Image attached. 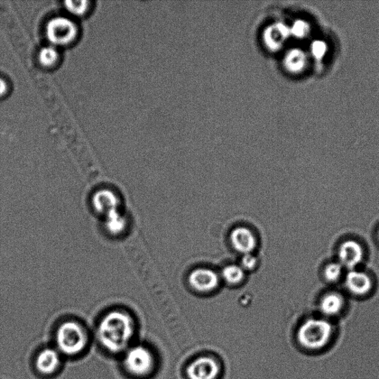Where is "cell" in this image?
<instances>
[{
  "mask_svg": "<svg viewBox=\"0 0 379 379\" xmlns=\"http://www.w3.org/2000/svg\"><path fill=\"white\" fill-rule=\"evenodd\" d=\"M134 321L125 311L113 310L101 319L97 328L100 344L109 352L118 354L124 351L134 334Z\"/></svg>",
  "mask_w": 379,
  "mask_h": 379,
  "instance_id": "1",
  "label": "cell"
},
{
  "mask_svg": "<svg viewBox=\"0 0 379 379\" xmlns=\"http://www.w3.org/2000/svg\"><path fill=\"white\" fill-rule=\"evenodd\" d=\"M334 328L330 321L323 319L305 321L297 332L299 344L309 350H319L330 342Z\"/></svg>",
  "mask_w": 379,
  "mask_h": 379,
  "instance_id": "2",
  "label": "cell"
},
{
  "mask_svg": "<svg viewBox=\"0 0 379 379\" xmlns=\"http://www.w3.org/2000/svg\"><path fill=\"white\" fill-rule=\"evenodd\" d=\"M56 342L60 352L70 356H77L87 346V332L76 321H64L58 329Z\"/></svg>",
  "mask_w": 379,
  "mask_h": 379,
  "instance_id": "3",
  "label": "cell"
},
{
  "mask_svg": "<svg viewBox=\"0 0 379 379\" xmlns=\"http://www.w3.org/2000/svg\"><path fill=\"white\" fill-rule=\"evenodd\" d=\"M77 25L69 18L54 17L45 26L46 38L54 47H67L78 39Z\"/></svg>",
  "mask_w": 379,
  "mask_h": 379,
  "instance_id": "4",
  "label": "cell"
},
{
  "mask_svg": "<svg viewBox=\"0 0 379 379\" xmlns=\"http://www.w3.org/2000/svg\"><path fill=\"white\" fill-rule=\"evenodd\" d=\"M123 365L129 374L143 377L152 371L154 358L150 350L143 346H136L127 350Z\"/></svg>",
  "mask_w": 379,
  "mask_h": 379,
  "instance_id": "5",
  "label": "cell"
},
{
  "mask_svg": "<svg viewBox=\"0 0 379 379\" xmlns=\"http://www.w3.org/2000/svg\"><path fill=\"white\" fill-rule=\"evenodd\" d=\"M188 282L193 290L201 293H209L219 288L220 276L209 268L199 267L190 273Z\"/></svg>",
  "mask_w": 379,
  "mask_h": 379,
  "instance_id": "6",
  "label": "cell"
},
{
  "mask_svg": "<svg viewBox=\"0 0 379 379\" xmlns=\"http://www.w3.org/2000/svg\"><path fill=\"white\" fill-rule=\"evenodd\" d=\"M230 241L236 251L243 255L252 254L258 245L255 234L245 226L234 228L230 233Z\"/></svg>",
  "mask_w": 379,
  "mask_h": 379,
  "instance_id": "7",
  "label": "cell"
},
{
  "mask_svg": "<svg viewBox=\"0 0 379 379\" xmlns=\"http://www.w3.org/2000/svg\"><path fill=\"white\" fill-rule=\"evenodd\" d=\"M219 367L214 358L202 356L194 360L187 369L189 379H216Z\"/></svg>",
  "mask_w": 379,
  "mask_h": 379,
  "instance_id": "8",
  "label": "cell"
},
{
  "mask_svg": "<svg viewBox=\"0 0 379 379\" xmlns=\"http://www.w3.org/2000/svg\"><path fill=\"white\" fill-rule=\"evenodd\" d=\"M94 208L106 218L119 212L120 200L117 194L109 189L97 191L92 199Z\"/></svg>",
  "mask_w": 379,
  "mask_h": 379,
  "instance_id": "9",
  "label": "cell"
},
{
  "mask_svg": "<svg viewBox=\"0 0 379 379\" xmlns=\"http://www.w3.org/2000/svg\"><path fill=\"white\" fill-rule=\"evenodd\" d=\"M363 247L353 240L342 244L339 248V258L342 267L353 270L363 260Z\"/></svg>",
  "mask_w": 379,
  "mask_h": 379,
  "instance_id": "10",
  "label": "cell"
},
{
  "mask_svg": "<svg viewBox=\"0 0 379 379\" xmlns=\"http://www.w3.org/2000/svg\"><path fill=\"white\" fill-rule=\"evenodd\" d=\"M60 363L59 351L53 348H45L36 356L35 365L40 374L51 375L57 371Z\"/></svg>",
  "mask_w": 379,
  "mask_h": 379,
  "instance_id": "11",
  "label": "cell"
},
{
  "mask_svg": "<svg viewBox=\"0 0 379 379\" xmlns=\"http://www.w3.org/2000/svg\"><path fill=\"white\" fill-rule=\"evenodd\" d=\"M290 34L291 29L285 25L275 23L267 27L264 33V41L268 49L278 51L289 38Z\"/></svg>",
  "mask_w": 379,
  "mask_h": 379,
  "instance_id": "12",
  "label": "cell"
},
{
  "mask_svg": "<svg viewBox=\"0 0 379 379\" xmlns=\"http://www.w3.org/2000/svg\"><path fill=\"white\" fill-rule=\"evenodd\" d=\"M346 286L351 293L362 295L371 289L372 282L365 273L351 271L346 277Z\"/></svg>",
  "mask_w": 379,
  "mask_h": 379,
  "instance_id": "13",
  "label": "cell"
},
{
  "mask_svg": "<svg viewBox=\"0 0 379 379\" xmlns=\"http://www.w3.org/2000/svg\"><path fill=\"white\" fill-rule=\"evenodd\" d=\"M343 299L337 293H330L323 297L320 302V310L326 317H334L343 308Z\"/></svg>",
  "mask_w": 379,
  "mask_h": 379,
  "instance_id": "14",
  "label": "cell"
},
{
  "mask_svg": "<svg viewBox=\"0 0 379 379\" xmlns=\"http://www.w3.org/2000/svg\"><path fill=\"white\" fill-rule=\"evenodd\" d=\"M246 272L239 265H230L221 271V277L230 286L241 284L245 279Z\"/></svg>",
  "mask_w": 379,
  "mask_h": 379,
  "instance_id": "15",
  "label": "cell"
},
{
  "mask_svg": "<svg viewBox=\"0 0 379 379\" xmlns=\"http://www.w3.org/2000/svg\"><path fill=\"white\" fill-rule=\"evenodd\" d=\"M38 60L45 69H50L56 67L60 61V54L58 48L53 45L44 47L40 51Z\"/></svg>",
  "mask_w": 379,
  "mask_h": 379,
  "instance_id": "16",
  "label": "cell"
},
{
  "mask_svg": "<svg viewBox=\"0 0 379 379\" xmlns=\"http://www.w3.org/2000/svg\"><path fill=\"white\" fill-rule=\"evenodd\" d=\"M126 227L127 221L120 212L106 218V228L110 234H121Z\"/></svg>",
  "mask_w": 379,
  "mask_h": 379,
  "instance_id": "17",
  "label": "cell"
},
{
  "mask_svg": "<svg viewBox=\"0 0 379 379\" xmlns=\"http://www.w3.org/2000/svg\"><path fill=\"white\" fill-rule=\"evenodd\" d=\"M90 2L82 0V1H66L64 3V7L66 10L72 15L81 17L84 16L88 12Z\"/></svg>",
  "mask_w": 379,
  "mask_h": 379,
  "instance_id": "18",
  "label": "cell"
},
{
  "mask_svg": "<svg viewBox=\"0 0 379 379\" xmlns=\"http://www.w3.org/2000/svg\"><path fill=\"white\" fill-rule=\"evenodd\" d=\"M284 62L286 69L297 71L303 66V54L298 50H293L286 55Z\"/></svg>",
  "mask_w": 379,
  "mask_h": 379,
  "instance_id": "19",
  "label": "cell"
},
{
  "mask_svg": "<svg viewBox=\"0 0 379 379\" xmlns=\"http://www.w3.org/2000/svg\"><path fill=\"white\" fill-rule=\"evenodd\" d=\"M342 267L340 263H331L328 265L325 270V276L329 282H335L339 280L341 271Z\"/></svg>",
  "mask_w": 379,
  "mask_h": 379,
  "instance_id": "20",
  "label": "cell"
},
{
  "mask_svg": "<svg viewBox=\"0 0 379 379\" xmlns=\"http://www.w3.org/2000/svg\"><path fill=\"white\" fill-rule=\"evenodd\" d=\"M258 263L256 257L252 254H249L243 255L239 265L243 267V269L245 272H247L254 271L258 266Z\"/></svg>",
  "mask_w": 379,
  "mask_h": 379,
  "instance_id": "21",
  "label": "cell"
},
{
  "mask_svg": "<svg viewBox=\"0 0 379 379\" xmlns=\"http://www.w3.org/2000/svg\"><path fill=\"white\" fill-rule=\"evenodd\" d=\"M306 31L307 25L302 21L295 22L291 29V32L297 38H302Z\"/></svg>",
  "mask_w": 379,
  "mask_h": 379,
  "instance_id": "22",
  "label": "cell"
},
{
  "mask_svg": "<svg viewBox=\"0 0 379 379\" xmlns=\"http://www.w3.org/2000/svg\"><path fill=\"white\" fill-rule=\"evenodd\" d=\"M8 90V85L5 80L0 78V97H3L7 94Z\"/></svg>",
  "mask_w": 379,
  "mask_h": 379,
  "instance_id": "23",
  "label": "cell"
},
{
  "mask_svg": "<svg viewBox=\"0 0 379 379\" xmlns=\"http://www.w3.org/2000/svg\"><path fill=\"white\" fill-rule=\"evenodd\" d=\"M378 235H379V234H378Z\"/></svg>",
  "mask_w": 379,
  "mask_h": 379,
  "instance_id": "24",
  "label": "cell"
}]
</instances>
